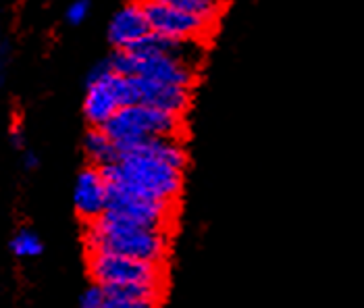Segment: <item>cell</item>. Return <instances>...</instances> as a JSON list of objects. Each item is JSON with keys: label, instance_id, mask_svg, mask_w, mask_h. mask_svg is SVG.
I'll use <instances>...</instances> for the list:
<instances>
[{"label": "cell", "instance_id": "3", "mask_svg": "<svg viewBox=\"0 0 364 308\" xmlns=\"http://www.w3.org/2000/svg\"><path fill=\"white\" fill-rule=\"evenodd\" d=\"M87 253H107L165 265L168 254L167 229L146 227L117 213L105 211L98 219L90 221L85 231Z\"/></svg>", "mask_w": 364, "mask_h": 308}, {"label": "cell", "instance_id": "16", "mask_svg": "<svg viewBox=\"0 0 364 308\" xmlns=\"http://www.w3.org/2000/svg\"><path fill=\"white\" fill-rule=\"evenodd\" d=\"M87 13H90V2H87V0H75V2L67 9V21L73 23V26H80V23H84Z\"/></svg>", "mask_w": 364, "mask_h": 308}, {"label": "cell", "instance_id": "4", "mask_svg": "<svg viewBox=\"0 0 364 308\" xmlns=\"http://www.w3.org/2000/svg\"><path fill=\"white\" fill-rule=\"evenodd\" d=\"M90 275L109 296L156 298L163 292V265L107 253L90 254Z\"/></svg>", "mask_w": 364, "mask_h": 308}, {"label": "cell", "instance_id": "1", "mask_svg": "<svg viewBox=\"0 0 364 308\" xmlns=\"http://www.w3.org/2000/svg\"><path fill=\"white\" fill-rule=\"evenodd\" d=\"M186 150L177 138H159L119 152L111 165L100 167L109 192L173 206L181 192Z\"/></svg>", "mask_w": 364, "mask_h": 308}, {"label": "cell", "instance_id": "5", "mask_svg": "<svg viewBox=\"0 0 364 308\" xmlns=\"http://www.w3.org/2000/svg\"><path fill=\"white\" fill-rule=\"evenodd\" d=\"M100 129L111 138L117 152H123L150 140L177 138L181 117L146 105H129L114 112Z\"/></svg>", "mask_w": 364, "mask_h": 308}, {"label": "cell", "instance_id": "7", "mask_svg": "<svg viewBox=\"0 0 364 308\" xmlns=\"http://www.w3.org/2000/svg\"><path fill=\"white\" fill-rule=\"evenodd\" d=\"M141 11L146 15V21L150 26L152 36H159V38L198 40L213 26L210 21H206L202 17L186 13V11L171 6L161 0H141Z\"/></svg>", "mask_w": 364, "mask_h": 308}, {"label": "cell", "instance_id": "12", "mask_svg": "<svg viewBox=\"0 0 364 308\" xmlns=\"http://www.w3.org/2000/svg\"><path fill=\"white\" fill-rule=\"evenodd\" d=\"M161 2H167L171 6H177V9L192 13L196 17H202L210 23L217 21L221 6H223V0H161Z\"/></svg>", "mask_w": 364, "mask_h": 308}, {"label": "cell", "instance_id": "15", "mask_svg": "<svg viewBox=\"0 0 364 308\" xmlns=\"http://www.w3.org/2000/svg\"><path fill=\"white\" fill-rule=\"evenodd\" d=\"M105 300H107V292L100 285L94 283L87 292H84L80 308H102L105 307Z\"/></svg>", "mask_w": 364, "mask_h": 308}, {"label": "cell", "instance_id": "6", "mask_svg": "<svg viewBox=\"0 0 364 308\" xmlns=\"http://www.w3.org/2000/svg\"><path fill=\"white\" fill-rule=\"evenodd\" d=\"M136 105L134 80L112 71L109 63L94 69L87 80L84 112L87 121L96 127H102L114 112L123 107Z\"/></svg>", "mask_w": 364, "mask_h": 308}, {"label": "cell", "instance_id": "11", "mask_svg": "<svg viewBox=\"0 0 364 308\" xmlns=\"http://www.w3.org/2000/svg\"><path fill=\"white\" fill-rule=\"evenodd\" d=\"M85 152L98 165V169L111 165L112 161L119 156L112 140L105 134V129H100V127H96L94 132L87 134V138H85Z\"/></svg>", "mask_w": 364, "mask_h": 308}, {"label": "cell", "instance_id": "9", "mask_svg": "<svg viewBox=\"0 0 364 308\" xmlns=\"http://www.w3.org/2000/svg\"><path fill=\"white\" fill-rule=\"evenodd\" d=\"M132 80H134L136 105H146V107L173 112L179 117L190 107V87L161 84V82H150V80H140V78H132Z\"/></svg>", "mask_w": 364, "mask_h": 308}, {"label": "cell", "instance_id": "10", "mask_svg": "<svg viewBox=\"0 0 364 308\" xmlns=\"http://www.w3.org/2000/svg\"><path fill=\"white\" fill-rule=\"evenodd\" d=\"M152 36L141 4H127L123 6L109 26V40L117 51H134Z\"/></svg>", "mask_w": 364, "mask_h": 308}, {"label": "cell", "instance_id": "14", "mask_svg": "<svg viewBox=\"0 0 364 308\" xmlns=\"http://www.w3.org/2000/svg\"><path fill=\"white\" fill-rule=\"evenodd\" d=\"M102 308H159L156 298H136V296H109Z\"/></svg>", "mask_w": 364, "mask_h": 308}, {"label": "cell", "instance_id": "13", "mask_svg": "<svg viewBox=\"0 0 364 308\" xmlns=\"http://www.w3.org/2000/svg\"><path fill=\"white\" fill-rule=\"evenodd\" d=\"M11 250L19 258H33L42 253V240L38 238V233H33L29 229H21L19 233H15L13 242H11Z\"/></svg>", "mask_w": 364, "mask_h": 308}, {"label": "cell", "instance_id": "8", "mask_svg": "<svg viewBox=\"0 0 364 308\" xmlns=\"http://www.w3.org/2000/svg\"><path fill=\"white\" fill-rule=\"evenodd\" d=\"M73 202L77 213L85 221L98 219L107 206H109V184L98 167L85 169L80 173L75 190H73Z\"/></svg>", "mask_w": 364, "mask_h": 308}, {"label": "cell", "instance_id": "2", "mask_svg": "<svg viewBox=\"0 0 364 308\" xmlns=\"http://www.w3.org/2000/svg\"><path fill=\"white\" fill-rule=\"evenodd\" d=\"M202 48L196 40H171L150 36L140 48L119 51L109 60L112 71L161 84L192 87Z\"/></svg>", "mask_w": 364, "mask_h": 308}]
</instances>
